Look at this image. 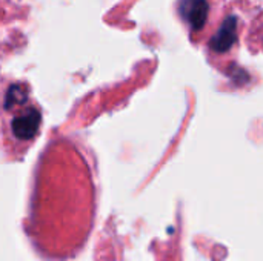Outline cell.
I'll list each match as a JSON object with an SVG mask.
<instances>
[{
	"label": "cell",
	"mask_w": 263,
	"mask_h": 261,
	"mask_svg": "<svg viewBox=\"0 0 263 261\" xmlns=\"http://www.w3.org/2000/svg\"><path fill=\"white\" fill-rule=\"evenodd\" d=\"M179 12L186 22V25L194 31L200 32L208 20V14L211 12V2L210 0H180Z\"/></svg>",
	"instance_id": "obj_2"
},
{
	"label": "cell",
	"mask_w": 263,
	"mask_h": 261,
	"mask_svg": "<svg viewBox=\"0 0 263 261\" xmlns=\"http://www.w3.org/2000/svg\"><path fill=\"white\" fill-rule=\"evenodd\" d=\"M3 138L14 149H28L40 134L42 109L26 85L12 82L3 91Z\"/></svg>",
	"instance_id": "obj_1"
},
{
	"label": "cell",
	"mask_w": 263,
	"mask_h": 261,
	"mask_svg": "<svg viewBox=\"0 0 263 261\" xmlns=\"http://www.w3.org/2000/svg\"><path fill=\"white\" fill-rule=\"evenodd\" d=\"M237 18L228 17L223 22V26L217 31V34L210 40V48L216 54H225L231 49L237 38Z\"/></svg>",
	"instance_id": "obj_3"
},
{
	"label": "cell",
	"mask_w": 263,
	"mask_h": 261,
	"mask_svg": "<svg viewBox=\"0 0 263 261\" xmlns=\"http://www.w3.org/2000/svg\"><path fill=\"white\" fill-rule=\"evenodd\" d=\"M247 42L251 52H263V9L253 18L247 32Z\"/></svg>",
	"instance_id": "obj_4"
}]
</instances>
